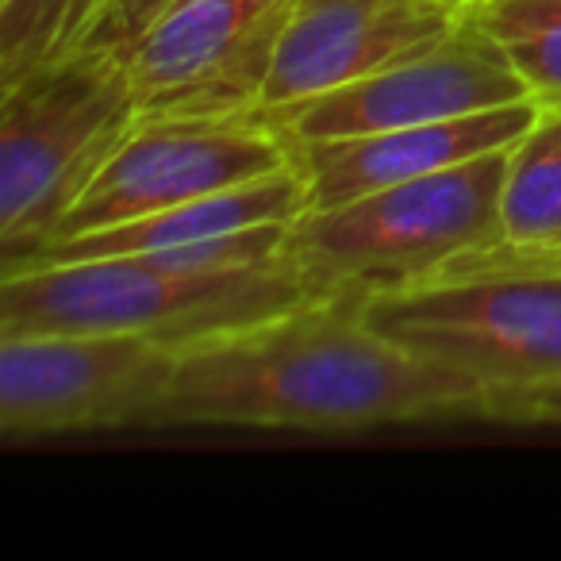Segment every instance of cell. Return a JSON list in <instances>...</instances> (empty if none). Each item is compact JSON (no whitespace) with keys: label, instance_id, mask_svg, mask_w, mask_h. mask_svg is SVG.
Returning <instances> with one entry per match:
<instances>
[{"label":"cell","instance_id":"obj_1","mask_svg":"<svg viewBox=\"0 0 561 561\" xmlns=\"http://www.w3.org/2000/svg\"><path fill=\"white\" fill-rule=\"evenodd\" d=\"M484 392L392 346L354 300H308L173 358L147 427H250L354 435L392 423L481 415Z\"/></svg>","mask_w":561,"mask_h":561},{"label":"cell","instance_id":"obj_2","mask_svg":"<svg viewBox=\"0 0 561 561\" xmlns=\"http://www.w3.org/2000/svg\"><path fill=\"white\" fill-rule=\"evenodd\" d=\"M362 320L392 346L484 392L481 415L519 420L561 389V257L500 247L420 285L381 293Z\"/></svg>","mask_w":561,"mask_h":561},{"label":"cell","instance_id":"obj_3","mask_svg":"<svg viewBox=\"0 0 561 561\" xmlns=\"http://www.w3.org/2000/svg\"><path fill=\"white\" fill-rule=\"evenodd\" d=\"M285 254L270 262L170 265L162 257H89L0 277V339L142 335L170 351L257 328L308 305Z\"/></svg>","mask_w":561,"mask_h":561},{"label":"cell","instance_id":"obj_4","mask_svg":"<svg viewBox=\"0 0 561 561\" xmlns=\"http://www.w3.org/2000/svg\"><path fill=\"white\" fill-rule=\"evenodd\" d=\"M507 150L389 185L289 227L285 257L312 300H354L431 280L504 247L500 193Z\"/></svg>","mask_w":561,"mask_h":561},{"label":"cell","instance_id":"obj_5","mask_svg":"<svg viewBox=\"0 0 561 561\" xmlns=\"http://www.w3.org/2000/svg\"><path fill=\"white\" fill-rule=\"evenodd\" d=\"M0 93V273H12L55 239L139 116L112 39L39 62Z\"/></svg>","mask_w":561,"mask_h":561},{"label":"cell","instance_id":"obj_6","mask_svg":"<svg viewBox=\"0 0 561 561\" xmlns=\"http://www.w3.org/2000/svg\"><path fill=\"white\" fill-rule=\"evenodd\" d=\"M297 0H165L116 43L139 119L254 116Z\"/></svg>","mask_w":561,"mask_h":561},{"label":"cell","instance_id":"obj_7","mask_svg":"<svg viewBox=\"0 0 561 561\" xmlns=\"http://www.w3.org/2000/svg\"><path fill=\"white\" fill-rule=\"evenodd\" d=\"M178 351L142 335L0 339V435L9 443L147 427Z\"/></svg>","mask_w":561,"mask_h":561},{"label":"cell","instance_id":"obj_8","mask_svg":"<svg viewBox=\"0 0 561 561\" xmlns=\"http://www.w3.org/2000/svg\"><path fill=\"white\" fill-rule=\"evenodd\" d=\"M297 147L262 116L139 119L58 224V239L154 216L293 170Z\"/></svg>","mask_w":561,"mask_h":561},{"label":"cell","instance_id":"obj_9","mask_svg":"<svg viewBox=\"0 0 561 561\" xmlns=\"http://www.w3.org/2000/svg\"><path fill=\"white\" fill-rule=\"evenodd\" d=\"M530 96L535 93L512 70L504 50L473 20L461 16V24L443 43L420 55H408L312 101L262 108L254 116H262L293 147H300L316 139H351V135L477 116V112L507 108Z\"/></svg>","mask_w":561,"mask_h":561},{"label":"cell","instance_id":"obj_10","mask_svg":"<svg viewBox=\"0 0 561 561\" xmlns=\"http://www.w3.org/2000/svg\"><path fill=\"white\" fill-rule=\"evenodd\" d=\"M458 24L461 9L450 0H297L262 108L312 101L369 78L443 43Z\"/></svg>","mask_w":561,"mask_h":561},{"label":"cell","instance_id":"obj_11","mask_svg":"<svg viewBox=\"0 0 561 561\" xmlns=\"http://www.w3.org/2000/svg\"><path fill=\"white\" fill-rule=\"evenodd\" d=\"M538 116V96L477 116L397 127L351 139H316L297 147V165L308 185V211L335 208L366 193L431 173L454 170L492 150H507Z\"/></svg>","mask_w":561,"mask_h":561},{"label":"cell","instance_id":"obj_12","mask_svg":"<svg viewBox=\"0 0 561 561\" xmlns=\"http://www.w3.org/2000/svg\"><path fill=\"white\" fill-rule=\"evenodd\" d=\"M305 211H308V185L300 165H293V170L270 173V178L247 181V185H234L227 193L201 196V201L178 204V208L154 211V216H139V219H127V224L101 227V231L47 242V247L35 250L12 273L35 270V265L89 262V257H131V254H158V250L201 247V242L250 231V227L297 224ZM0 277H9V273H0Z\"/></svg>","mask_w":561,"mask_h":561},{"label":"cell","instance_id":"obj_13","mask_svg":"<svg viewBox=\"0 0 561 561\" xmlns=\"http://www.w3.org/2000/svg\"><path fill=\"white\" fill-rule=\"evenodd\" d=\"M500 224L507 247L561 257V101H538V116L507 147Z\"/></svg>","mask_w":561,"mask_h":561},{"label":"cell","instance_id":"obj_14","mask_svg":"<svg viewBox=\"0 0 561 561\" xmlns=\"http://www.w3.org/2000/svg\"><path fill=\"white\" fill-rule=\"evenodd\" d=\"M112 0H0V85L101 39Z\"/></svg>","mask_w":561,"mask_h":561},{"label":"cell","instance_id":"obj_15","mask_svg":"<svg viewBox=\"0 0 561 561\" xmlns=\"http://www.w3.org/2000/svg\"><path fill=\"white\" fill-rule=\"evenodd\" d=\"M473 20L538 101H561V0H477Z\"/></svg>","mask_w":561,"mask_h":561},{"label":"cell","instance_id":"obj_16","mask_svg":"<svg viewBox=\"0 0 561 561\" xmlns=\"http://www.w3.org/2000/svg\"><path fill=\"white\" fill-rule=\"evenodd\" d=\"M165 0H112V16H108V27H104L101 39H112V43H127L131 35H139L142 27L154 20V12L162 9Z\"/></svg>","mask_w":561,"mask_h":561},{"label":"cell","instance_id":"obj_17","mask_svg":"<svg viewBox=\"0 0 561 561\" xmlns=\"http://www.w3.org/2000/svg\"><path fill=\"white\" fill-rule=\"evenodd\" d=\"M515 423H561V389L542 400H535V404H527Z\"/></svg>","mask_w":561,"mask_h":561},{"label":"cell","instance_id":"obj_18","mask_svg":"<svg viewBox=\"0 0 561 561\" xmlns=\"http://www.w3.org/2000/svg\"><path fill=\"white\" fill-rule=\"evenodd\" d=\"M450 4H454V9H461V12H466V9H473L477 0H450Z\"/></svg>","mask_w":561,"mask_h":561}]
</instances>
